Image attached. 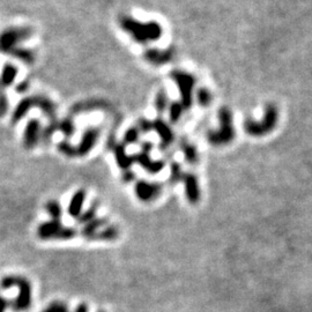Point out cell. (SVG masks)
<instances>
[{
    "label": "cell",
    "instance_id": "1",
    "mask_svg": "<svg viewBox=\"0 0 312 312\" xmlns=\"http://www.w3.org/2000/svg\"><path fill=\"white\" fill-rule=\"evenodd\" d=\"M13 287L19 288V294L11 305L13 310L20 312L27 311L31 305V285L28 279L17 275H8L0 280V288L11 289Z\"/></svg>",
    "mask_w": 312,
    "mask_h": 312
},
{
    "label": "cell",
    "instance_id": "2",
    "mask_svg": "<svg viewBox=\"0 0 312 312\" xmlns=\"http://www.w3.org/2000/svg\"><path fill=\"white\" fill-rule=\"evenodd\" d=\"M220 128L215 131H208L207 140L215 146H222L233 141L235 131L233 127V115L228 108H221L218 111Z\"/></svg>",
    "mask_w": 312,
    "mask_h": 312
},
{
    "label": "cell",
    "instance_id": "3",
    "mask_svg": "<svg viewBox=\"0 0 312 312\" xmlns=\"http://www.w3.org/2000/svg\"><path fill=\"white\" fill-rule=\"evenodd\" d=\"M278 123V109L274 104L268 103L265 107V116L260 121L246 120L244 121V130L253 137H263L273 131Z\"/></svg>",
    "mask_w": 312,
    "mask_h": 312
},
{
    "label": "cell",
    "instance_id": "4",
    "mask_svg": "<svg viewBox=\"0 0 312 312\" xmlns=\"http://www.w3.org/2000/svg\"><path fill=\"white\" fill-rule=\"evenodd\" d=\"M76 230L72 227H65L60 221L50 220L41 223L37 228L38 239L43 240H72L76 236Z\"/></svg>",
    "mask_w": 312,
    "mask_h": 312
},
{
    "label": "cell",
    "instance_id": "5",
    "mask_svg": "<svg viewBox=\"0 0 312 312\" xmlns=\"http://www.w3.org/2000/svg\"><path fill=\"white\" fill-rule=\"evenodd\" d=\"M123 25L124 28L127 29V31H130L132 36L141 43L148 41H156L162 34L161 27L155 22L144 24L133 20H124Z\"/></svg>",
    "mask_w": 312,
    "mask_h": 312
},
{
    "label": "cell",
    "instance_id": "6",
    "mask_svg": "<svg viewBox=\"0 0 312 312\" xmlns=\"http://www.w3.org/2000/svg\"><path fill=\"white\" fill-rule=\"evenodd\" d=\"M171 78L175 80L178 86L179 92L182 95L181 104L184 109L191 108L192 105V93L195 85V79L189 73L182 72V71H173L171 73Z\"/></svg>",
    "mask_w": 312,
    "mask_h": 312
},
{
    "label": "cell",
    "instance_id": "7",
    "mask_svg": "<svg viewBox=\"0 0 312 312\" xmlns=\"http://www.w3.org/2000/svg\"><path fill=\"white\" fill-rule=\"evenodd\" d=\"M162 192V186L157 183H149L146 181H140L136 185V194L139 200L144 202H149L155 200L160 197Z\"/></svg>",
    "mask_w": 312,
    "mask_h": 312
},
{
    "label": "cell",
    "instance_id": "8",
    "mask_svg": "<svg viewBox=\"0 0 312 312\" xmlns=\"http://www.w3.org/2000/svg\"><path fill=\"white\" fill-rule=\"evenodd\" d=\"M183 181L185 183V193L188 200L192 204L199 201L200 199V190H199V184L197 177L192 173H184Z\"/></svg>",
    "mask_w": 312,
    "mask_h": 312
},
{
    "label": "cell",
    "instance_id": "9",
    "mask_svg": "<svg viewBox=\"0 0 312 312\" xmlns=\"http://www.w3.org/2000/svg\"><path fill=\"white\" fill-rule=\"evenodd\" d=\"M134 162H138L141 167H144L148 172L150 173H157L165 167V163L162 161H152L149 157V152H144L139 154V155L134 156Z\"/></svg>",
    "mask_w": 312,
    "mask_h": 312
},
{
    "label": "cell",
    "instance_id": "10",
    "mask_svg": "<svg viewBox=\"0 0 312 312\" xmlns=\"http://www.w3.org/2000/svg\"><path fill=\"white\" fill-rule=\"evenodd\" d=\"M86 200V192L85 190H79L76 191L71 198L69 207H67V213L70 216L74 218H78L80 214L82 213V207Z\"/></svg>",
    "mask_w": 312,
    "mask_h": 312
},
{
    "label": "cell",
    "instance_id": "11",
    "mask_svg": "<svg viewBox=\"0 0 312 312\" xmlns=\"http://www.w3.org/2000/svg\"><path fill=\"white\" fill-rule=\"evenodd\" d=\"M108 218L107 217H95L94 220H92L88 223H86L83 226L81 234L82 236L85 237L87 240H91L94 235L102 229L103 227H107L108 226Z\"/></svg>",
    "mask_w": 312,
    "mask_h": 312
},
{
    "label": "cell",
    "instance_id": "12",
    "mask_svg": "<svg viewBox=\"0 0 312 312\" xmlns=\"http://www.w3.org/2000/svg\"><path fill=\"white\" fill-rule=\"evenodd\" d=\"M152 124H153V128H155L157 133H159V136L161 137V140H162V144H161V147L162 148L168 147L173 140V134L171 130H170V127L162 120H156Z\"/></svg>",
    "mask_w": 312,
    "mask_h": 312
},
{
    "label": "cell",
    "instance_id": "13",
    "mask_svg": "<svg viewBox=\"0 0 312 312\" xmlns=\"http://www.w3.org/2000/svg\"><path fill=\"white\" fill-rule=\"evenodd\" d=\"M120 236V229L118 227L109 224L104 229L99 230L92 237V240H115Z\"/></svg>",
    "mask_w": 312,
    "mask_h": 312
},
{
    "label": "cell",
    "instance_id": "14",
    "mask_svg": "<svg viewBox=\"0 0 312 312\" xmlns=\"http://www.w3.org/2000/svg\"><path fill=\"white\" fill-rule=\"evenodd\" d=\"M146 58L150 63L154 64H165L169 62L172 58V51H159V50H150L146 54Z\"/></svg>",
    "mask_w": 312,
    "mask_h": 312
},
{
    "label": "cell",
    "instance_id": "15",
    "mask_svg": "<svg viewBox=\"0 0 312 312\" xmlns=\"http://www.w3.org/2000/svg\"><path fill=\"white\" fill-rule=\"evenodd\" d=\"M46 211L47 213L50 215L51 220L60 221V218H62L63 208H62V205H60L57 200L48 201L46 204Z\"/></svg>",
    "mask_w": 312,
    "mask_h": 312
},
{
    "label": "cell",
    "instance_id": "16",
    "mask_svg": "<svg viewBox=\"0 0 312 312\" xmlns=\"http://www.w3.org/2000/svg\"><path fill=\"white\" fill-rule=\"evenodd\" d=\"M97 210H98V204L96 201H94L91 207H89L86 212H83V213L80 214V216L76 218V220H78L80 224H83V226H85L86 223H88V222H91L96 217V212H97Z\"/></svg>",
    "mask_w": 312,
    "mask_h": 312
},
{
    "label": "cell",
    "instance_id": "17",
    "mask_svg": "<svg viewBox=\"0 0 312 312\" xmlns=\"http://www.w3.org/2000/svg\"><path fill=\"white\" fill-rule=\"evenodd\" d=\"M116 155H117L118 165H120L123 169H128L132 163L134 162V156H127L121 147L117 148V150H116Z\"/></svg>",
    "mask_w": 312,
    "mask_h": 312
},
{
    "label": "cell",
    "instance_id": "18",
    "mask_svg": "<svg viewBox=\"0 0 312 312\" xmlns=\"http://www.w3.org/2000/svg\"><path fill=\"white\" fill-rule=\"evenodd\" d=\"M182 149L183 153H184L185 159L189 163H195L198 161V153L195 147L191 144L188 143H183L182 144Z\"/></svg>",
    "mask_w": 312,
    "mask_h": 312
},
{
    "label": "cell",
    "instance_id": "19",
    "mask_svg": "<svg viewBox=\"0 0 312 312\" xmlns=\"http://www.w3.org/2000/svg\"><path fill=\"white\" fill-rule=\"evenodd\" d=\"M183 110H184V108H183V105L181 104V103L179 102L172 103L171 107H170V120H171L172 123L178 121L179 118L182 117Z\"/></svg>",
    "mask_w": 312,
    "mask_h": 312
},
{
    "label": "cell",
    "instance_id": "20",
    "mask_svg": "<svg viewBox=\"0 0 312 312\" xmlns=\"http://www.w3.org/2000/svg\"><path fill=\"white\" fill-rule=\"evenodd\" d=\"M183 176H184V173L182 171L181 166L178 163H172L171 172H170V183L176 184V183H178L181 179H183Z\"/></svg>",
    "mask_w": 312,
    "mask_h": 312
},
{
    "label": "cell",
    "instance_id": "21",
    "mask_svg": "<svg viewBox=\"0 0 312 312\" xmlns=\"http://www.w3.org/2000/svg\"><path fill=\"white\" fill-rule=\"evenodd\" d=\"M198 102L199 104L202 105V107H208L212 102L211 93L208 92L207 89L201 88L200 91L198 92Z\"/></svg>",
    "mask_w": 312,
    "mask_h": 312
},
{
    "label": "cell",
    "instance_id": "22",
    "mask_svg": "<svg viewBox=\"0 0 312 312\" xmlns=\"http://www.w3.org/2000/svg\"><path fill=\"white\" fill-rule=\"evenodd\" d=\"M43 312H70L69 308L63 302H52V303L48 305V308Z\"/></svg>",
    "mask_w": 312,
    "mask_h": 312
},
{
    "label": "cell",
    "instance_id": "23",
    "mask_svg": "<svg viewBox=\"0 0 312 312\" xmlns=\"http://www.w3.org/2000/svg\"><path fill=\"white\" fill-rule=\"evenodd\" d=\"M167 107V95L165 94V92L160 93L157 95L156 98V108L159 111H163Z\"/></svg>",
    "mask_w": 312,
    "mask_h": 312
},
{
    "label": "cell",
    "instance_id": "24",
    "mask_svg": "<svg viewBox=\"0 0 312 312\" xmlns=\"http://www.w3.org/2000/svg\"><path fill=\"white\" fill-rule=\"evenodd\" d=\"M138 137H139V134H138V131H137V130H131V131H128V133L126 134V143H127V144H133V143H136V141L138 140Z\"/></svg>",
    "mask_w": 312,
    "mask_h": 312
},
{
    "label": "cell",
    "instance_id": "25",
    "mask_svg": "<svg viewBox=\"0 0 312 312\" xmlns=\"http://www.w3.org/2000/svg\"><path fill=\"white\" fill-rule=\"evenodd\" d=\"M9 305V302L6 300V298L2 297V296H0V312H5L6 310H7Z\"/></svg>",
    "mask_w": 312,
    "mask_h": 312
},
{
    "label": "cell",
    "instance_id": "26",
    "mask_svg": "<svg viewBox=\"0 0 312 312\" xmlns=\"http://www.w3.org/2000/svg\"><path fill=\"white\" fill-rule=\"evenodd\" d=\"M74 312H89V307L86 303H81L75 308Z\"/></svg>",
    "mask_w": 312,
    "mask_h": 312
},
{
    "label": "cell",
    "instance_id": "27",
    "mask_svg": "<svg viewBox=\"0 0 312 312\" xmlns=\"http://www.w3.org/2000/svg\"><path fill=\"white\" fill-rule=\"evenodd\" d=\"M99 312H104V311H99Z\"/></svg>",
    "mask_w": 312,
    "mask_h": 312
}]
</instances>
